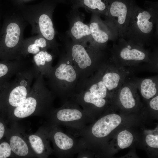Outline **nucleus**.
<instances>
[{
    "label": "nucleus",
    "mask_w": 158,
    "mask_h": 158,
    "mask_svg": "<svg viewBox=\"0 0 158 158\" xmlns=\"http://www.w3.org/2000/svg\"><path fill=\"white\" fill-rule=\"evenodd\" d=\"M130 13L123 38L144 47L152 44L158 38V6L153 4L143 9L133 0L130 1Z\"/></svg>",
    "instance_id": "f257e3e1"
},
{
    "label": "nucleus",
    "mask_w": 158,
    "mask_h": 158,
    "mask_svg": "<svg viewBox=\"0 0 158 158\" xmlns=\"http://www.w3.org/2000/svg\"><path fill=\"white\" fill-rule=\"evenodd\" d=\"M42 75L39 74L36 77L26 99L9 114L13 123L31 116L46 117L53 108V96L44 86Z\"/></svg>",
    "instance_id": "f03ea898"
},
{
    "label": "nucleus",
    "mask_w": 158,
    "mask_h": 158,
    "mask_svg": "<svg viewBox=\"0 0 158 158\" xmlns=\"http://www.w3.org/2000/svg\"><path fill=\"white\" fill-rule=\"evenodd\" d=\"M114 41L109 59L116 65L124 67L139 66L143 63L158 66L157 50L151 53L145 47L123 38Z\"/></svg>",
    "instance_id": "7ed1b4c3"
},
{
    "label": "nucleus",
    "mask_w": 158,
    "mask_h": 158,
    "mask_svg": "<svg viewBox=\"0 0 158 158\" xmlns=\"http://www.w3.org/2000/svg\"><path fill=\"white\" fill-rule=\"evenodd\" d=\"M27 23L20 13L13 14L9 18L6 24L4 35L0 41V61L23 59L20 50Z\"/></svg>",
    "instance_id": "20e7f679"
},
{
    "label": "nucleus",
    "mask_w": 158,
    "mask_h": 158,
    "mask_svg": "<svg viewBox=\"0 0 158 158\" xmlns=\"http://www.w3.org/2000/svg\"><path fill=\"white\" fill-rule=\"evenodd\" d=\"M54 8L51 6L29 8L20 13L31 27V33L40 34L48 42L51 49H55L56 32L54 26L52 16Z\"/></svg>",
    "instance_id": "39448f33"
},
{
    "label": "nucleus",
    "mask_w": 158,
    "mask_h": 158,
    "mask_svg": "<svg viewBox=\"0 0 158 158\" xmlns=\"http://www.w3.org/2000/svg\"><path fill=\"white\" fill-rule=\"evenodd\" d=\"M36 77L32 66L17 73L14 79L5 85L1 92L2 104L7 107L9 115L25 101L31 91L32 82Z\"/></svg>",
    "instance_id": "423d86ee"
},
{
    "label": "nucleus",
    "mask_w": 158,
    "mask_h": 158,
    "mask_svg": "<svg viewBox=\"0 0 158 158\" xmlns=\"http://www.w3.org/2000/svg\"><path fill=\"white\" fill-rule=\"evenodd\" d=\"M46 118V124L53 126H63L75 136L92 119V117L76 104L69 102L59 108H53Z\"/></svg>",
    "instance_id": "0eeeda50"
},
{
    "label": "nucleus",
    "mask_w": 158,
    "mask_h": 158,
    "mask_svg": "<svg viewBox=\"0 0 158 158\" xmlns=\"http://www.w3.org/2000/svg\"><path fill=\"white\" fill-rule=\"evenodd\" d=\"M49 138L53 147V152L58 157H72L85 147L82 139L71 134L64 133L58 126L45 124Z\"/></svg>",
    "instance_id": "6e6552de"
},
{
    "label": "nucleus",
    "mask_w": 158,
    "mask_h": 158,
    "mask_svg": "<svg viewBox=\"0 0 158 158\" xmlns=\"http://www.w3.org/2000/svg\"><path fill=\"white\" fill-rule=\"evenodd\" d=\"M130 1L110 0L107 16L104 20L118 38L123 37L126 31L130 13Z\"/></svg>",
    "instance_id": "1a4fd4ad"
},
{
    "label": "nucleus",
    "mask_w": 158,
    "mask_h": 158,
    "mask_svg": "<svg viewBox=\"0 0 158 158\" xmlns=\"http://www.w3.org/2000/svg\"><path fill=\"white\" fill-rule=\"evenodd\" d=\"M7 134L14 158H37L27 139V134L16 122L13 123Z\"/></svg>",
    "instance_id": "9d476101"
},
{
    "label": "nucleus",
    "mask_w": 158,
    "mask_h": 158,
    "mask_svg": "<svg viewBox=\"0 0 158 158\" xmlns=\"http://www.w3.org/2000/svg\"><path fill=\"white\" fill-rule=\"evenodd\" d=\"M88 25L91 33L92 46L102 49L109 41L114 42L118 39L114 32L97 14L92 13Z\"/></svg>",
    "instance_id": "9b49d317"
},
{
    "label": "nucleus",
    "mask_w": 158,
    "mask_h": 158,
    "mask_svg": "<svg viewBox=\"0 0 158 158\" xmlns=\"http://www.w3.org/2000/svg\"><path fill=\"white\" fill-rule=\"evenodd\" d=\"M69 28L66 32L67 37L73 42L80 44L89 42L91 43V33L88 24L83 22L85 16L78 9H72L67 15Z\"/></svg>",
    "instance_id": "f8f14e48"
},
{
    "label": "nucleus",
    "mask_w": 158,
    "mask_h": 158,
    "mask_svg": "<svg viewBox=\"0 0 158 158\" xmlns=\"http://www.w3.org/2000/svg\"><path fill=\"white\" fill-rule=\"evenodd\" d=\"M104 64L101 69L102 80L112 96L130 74L126 67L117 66L110 59Z\"/></svg>",
    "instance_id": "ddd939ff"
},
{
    "label": "nucleus",
    "mask_w": 158,
    "mask_h": 158,
    "mask_svg": "<svg viewBox=\"0 0 158 158\" xmlns=\"http://www.w3.org/2000/svg\"><path fill=\"white\" fill-rule=\"evenodd\" d=\"M31 147L37 158H46L53 152L51 147L46 126L40 127L35 133L27 134Z\"/></svg>",
    "instance_id": "4468645a"
},
{
    "label": "nucleus",
    "mask_w": 158,
    "mask_h": 158,
    "mask_svg": "<svg viewBox=\"0 0 158 158\" xmlns=\"http://www.w3.org/2000/svg\"><path fill=\"white\" fill-rule=\"evenodd\" d=\"M137 90L135 85L128 78L114 95H116L118 104L125 109H130L140 104Z\"/></svg>",
    "instance_id": "2eb2a0df"
},
{
    "label": "nucleus",
    "mask_w": 158,
    "mask_h": 158,
    "mask_svg": "<svg viewBox=\"0 0 158 158\" xmlns=\"http://www.w3.org/2000/svg\"><path fill=\"white\" fill-rule=\"evenodd\" d=\"M28 62L23 59L8 61H0V91L14 75L27 68Z\"/></svg>",
    "instance_id": "dca6fc26"
},
{
    "label": "nucleus",
    "mask_w": 158,
    "mask_h": 158,
    "mask_svg": "<svg viewBox=\"0 0 158 158\" xmlns=\"http://www.w3.org/2000/svg\"><path fill=\"white\" fill-rule=\"evenodd\" d=\"M51 48L47 40L40 34H37L25 39L22 43L20 53L22 57L25 58L29 54L35 55L41 51L46 50Z\"/></svg>",
    "instance_id": "f3484780"
},
{
    "label": "nucleus",
    "mask_w": 158,
    "mask_h": 158,
    "mask_svg": "<svg viewBox=\"0 0 158 158\" xmlns=\"http://www.w3.org/2000/svg\"><path fill=\"white\" fill-rule=\"evenodd\" d=\"M72 9H78L83 7L88 12L97 14L100 16L108 14L110 0H70Z\"/></svg>",
    "instance_id": "a211bd4d"
},
{
    "label": "nucleus",
    "mask_w": 158,
    "mask_h": 158,
    "mask_svg": "<svg viewBox=\"0 0 158 158\" xmlns=\"http://www.w3.org/2000/svg\"><path fill=\"white\" fill-rule=\"evenodd\" d=\"M131 80L145 99H150L157 94L158 87L157 75L144 78L133 77Z\"/></svg>",
    "instance_id": "6ab92c4d"
},
{
    "label": "nucleus",
    "mask_w": 158,
    "mask_h": 158,
    "mask_svg": "<svg viewBox=\"0 0 158 158\" xmlns=\"http://www.w3.org/2000/svg\"><path fill=\"white\" fill-rule=\"evenodd\" d=\"M77 101L82 106L83 110L92 117L95 108H102L107 103L106 99L97 97L89 90L78 95Z\"/></svg>",
    "instance_id": "aec40b11"
},
{
    "label": "nucleus",
    "mask_w": 158,
    "mask_h": 158,
    "mask_svg": "<svg viewBox=\"0 0 158 158\" xmlns=\"http://www.w3.org/2000/svg\"><path fill=\"white\" fill-rule=\"evenodd\" d=\"M71 49V56L78 66L81 68L84 69L92 66L93 62L98 61L92 60V56L102 49H97L91 55H90L84 45L73 42Z\"/></svg>",
    "instance_id": "412c9836"
},
{
    "label": "nucleus",
    "mask_w": 158,
    "mask_h": 158,
    "mask_svg": "<svg viewBox=\"0 0 158 158\" xmlns=\"http://www.w3.org/2000/svg\"><path fill=\"white\" fill-rule=\"evenodd\" d=\"M53 59V55L46 50L41 51L34 55L32 62L36 77L39 74L49 75Z\"/></svg>",
    "instance_id": "4be33fe9"
},
{
    "label": "nucleus",
    "mask_w": 158,
    "mask_h": 158,
    "mask_svg": "<svg viewBox=\"0 0 158 158\" xmlns=\"http://www.w3.org/2000/svg\"><path fill=\"white\" fill-rule=\"evenodd\" d=\"M52 84L58 80H64L69 82L74 81L76 74L73 67L70 65L62 63L52 69L49 75Z\"/></svg>",
    "instance_id": "5701e85b"
},
{
    "label": "nucleus",
    "mask_w": 158,
    "mask_h": 158,
    "mask_svg": "<svg viewBox=\"0 0 158 158\" xmlns=\"http://www.w3.org/2000/svg\"><path fill=\"white\" fill-rule=\"evenodd\" d=\"M93 81L89 90L91 93L97 97L104 99L112 96L102 80L101 71Z\"/></svg>",
    "instance_id": "b1692460"
},
{
    "label": "nucleus",
    "mask_w": 158,
    "mask_h": 158,
    "mask_svg": "<svg viewBox=\"0 0 158 158\" xmlns=\"http://www.w3.org/2000/svg\"><path fill=\"white\" fill-rule=\"evenodd\" d=\"M133 140V136L131 133L126 130L120 132L117 137L118 144L122 149L126 148L131 144Z\"/></svg>",
    "instance_id": "393cba45"
},
{
    "label": "nucleus",
    "mask_w": 158,
    "mask_h": 158,
    "mask_svg": "<svg viewBox=\"0 0 158 158\" xmlns=\"http://www.w3.org/2000/svg\"><path fill=\"white\" fill-rule=\"evenodd\" d=\"M14 158L10 145L8 142L0 144V158Z\"/></svg>",
    "instance_id": "a878e982"
},
{
    "label": "nucleus",
    "mask_w": 158,
    "mask_h": 158,
    "mask_svg": "<svg viewBox=\"0 0 158 158\" xmlns=\"http://www.w3.org/2000/svg\"><path fill=\"white\" fill-rule=\"evenodd\" d=\"M145 141L147 145L150 147L153 148H158V135H148L146 137Z\"/></svg>",
    "instance_id": "bb28decb"
},
{
    "label": "nucleus",
    "mask_w": 158,
    "mask_h": 158,
    "mask_svg": "<svg viewBox=\"0 0 158 158\" xmlns=\"http://www.w3.org/2000/svg\"><path fill=\"white\" fill-rule=\"evenodd\" d=\"M150 107L154 110H158V96L154 97L149 102Z\"/></svg>",
    "instance_id": "cd10ccee"
},
{
    "label": "nucleus",
    "mask_w": 158,
    "mask_h": 158,
    "mask_svg": "<svg viewBox=\"0 0 158 158\" xmlns=\"http://www.w3.org/2000/svg\"><path fill=\"white\" fill-rule=\"evenodd\" d=\"M78 158H87L90 157L89 150L84 148L78 153Z\"/></svg>",
    "instance_id": "c85d7f7f"
},
{
    "label": "nucleus",
    "mask_w": 158,
    "mask_h": 158,
    "mask_svg": "<svg viewBox=\"0 0 158 158\" xmlns=\"http://www.w3.org/2000/svg\"><path fill=\"white\" fill-rule=\"evenodd\" d=\"M6 131V128L4 123L0 121V140L3 137Z\"/></svg>",
    "instance_id": "c756f323"
},
{
    "label": "nucleus",
    "mask_w": 158,
    "mask_h": 158,
    "mask_svg": "<svg viewBox=\"0 0 158 158\" xmlns=\"http://www.w3.org/2000/svg\"><path fill=\"white\" fill-rule=\"evenodd\" d=\"M0 104H2V99L1 94L0 95Z\"/></svg>",
    "instance_id": "7c9ffc66"
}]
</instances>
